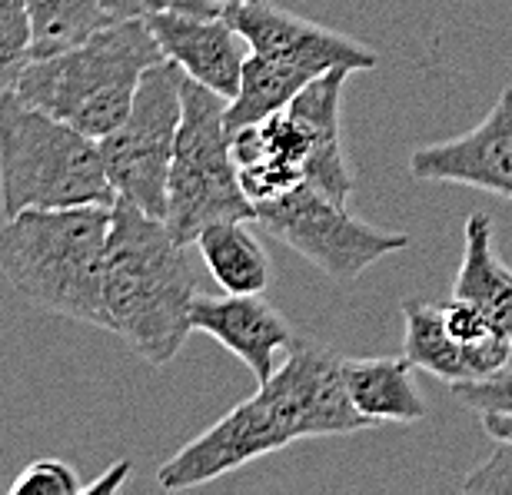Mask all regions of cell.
Here are the masks:
<instances>
[{
	"label": "cell",
	"mask_w": 512,
	"mask_h": 495,
	"mask_svg": "<svg viewBox=\"0 0 512 495\" xmlns=\"http://www.w3.org/2000/svg\"><path fill=\"white\" fill-rule=\"evenodd\" d=\"M256 226L310 260L336 283H353L393 253L409 250V236L380 230L346 210V203L326 197L310 183L283 193L270 203H256Z\"/></svg>",
	"instance_id": "ba28073f"
},
{
	"label": "cell",
	"mask_w": 512,
	"mask_h": 495,
	"mask_svg": "<svg viewBox=\"0 0 512 495\" xmlns=\"http://www.w3.org/2000/svg\"><path fill=\"white\" fill-rule=\"evenodd\" d=\"M403 323L406 339L403 353L416 369L443 379L449 386L473 383V366H469V353L459 339L449 333L443 306L419 303V299H406L403 303Z\"/></svg>",
	"instance_id": "ac0fdd59"
},
{
	"label": "cell",
	"mask_w": 512,
	"mask_h": 495,
	"mask_svg": "<svg viewBox=\"0 0 512 495\" xmlns=\"http://www.w3.org/2000/svg\"><path fill=\"white\" fill-rule=\"evenodd\" d=\"M217 4H223V7H230V4H250V0H217Z\"/></svg>",
	"instance_id": "83f0119b"
},
{
	"label": "cell",
	"mask_w": 512,
	"mask_h": 495,
	"mask_svg": "<svg viewBox=\"0 0 512 495\" xmlns=\"http://www.w3.org/2000/svg\"><path fill=\"white\" fill-rule=\"evenodd\" d=\"M353 70H330V74L310 80L300 94L293 97L290 117L300 123L310 143L306 157V183L316 187L326 197L346 203L356 187L353 167L343 150V127H340V107H343V87Z\"/></svg>",
	"instance_id": "5bb4252c"
},
{
	"label": "cell",
	"mask_w": 512,
	"mask_h": 495,
	"mask_svg": "<svg viewBox=\"0 0 512 495\" xmlns=\"http://www.w3.org/2000/svg\"><path fill=\"white\" fill-rule=\"evenodd\" d=\"M183 77L187 74L173 60L153 64L140 80L124 123L100 140L117 200L160 220L167 216V183L183 120Z\"/></svg>",
	"instance_id": "52a82bcc"
},
{
	"label": "cell",
	"mask_w": 512,
	"mask_h": 495,
	"mask_svg": "<svg viewBox=\"0 0 512 495\" xmlns=\"http://www.w3.org/2000/svg\"><path fill=\"white\" fill-rule=\"evenodd\" d=\"M163 50L147 20H110L84 44L34 57L17 80V94L50 117L104 140L130 113L143 74Z\"/></svg>",
	"instance_id": "277c9868"
},
{
	"label": "cell",
	"mask_w": 512,
	"mask_h": 495,
	"mask_svg": "<svg viewBox=\"0 0 512 495\" xmlns=\"http://www.w3.org/2000/svg\"><path fill=\"white\" fill-rule=\"evenodd\" d=\"M483 429L496 442H512V416L509 412H483Z\"/></svg>",
	"instance_id": "4316f807"
},
{
	"label": "cell",
	"mask_w": 512,
	"mask_h": 495,
	"mask_svg": "<svg viewBox=\"0 0 512 495\" xmlns=\"http://www.w3.org/2000/svg\"><path fill=\"white\" fill-rule=\"evenodd\" d=\"M30 60H34V24L27 0H0V97L17 90V80Z\"/></svg>",
	"instance_id": "44dd1931"
},
{
	"label": "cell",
	"mask_w": 512,
	"mask_h": 495,
	"mask_svg": "<svg viewBox=\"0 0 512 495\" xmlns=\"http://www.w3.org/2000/svg\"><path fill=\"white\" fill-rule=\"evenodd\" d=\"M466 492H512V442H499L493 456L463 479Z\"/></svg>",
	"instance_id": "d4e9b609"
},
{
	"label": "cell",
	"mask_w": 512,
	"mask_h": 495,
	"mask_svg": "<svg viewBox=\"0 0 512 495\" xmlns=\"http://www.w3.org/2000/svg\"><path fill=\"white\" fill-rule=\"evenodd\" d=\"M453 296L469 299L512 339V270L496 250V230L486 213H473L463 230V263H459Z\"/></svg>",
	"instance_id": "9a60e30c"
},
{
	"label": "cell",
	"mask_w": 512,
	"mask_h": 495,
	"mask_svg": "<svg viewBox=\"0 0 512 495\" xmlns=\"http://www.w3.org/2000/svg\"><path fill=\"white\" fill-rule=\"evenodd\" d=\"M193 299L197 273L187 246L173 240L160 216L117 200L104 263L107 333L124 336L150 366H167L193 333Z\"/></svg>",
	"instance_id": "7a4b0ae2"
},
{
	"label": "cell",
	"mask_w": 512,
	"mask_h": 495,
	"mask_svg": "<svg viewBox=\"0 0 512 495\" xmlns=\"http://www.w3.org/2000/svg\"><path fill=\"white\" fill-rule=\"evenodd\" d=\"M223 17L240 30L253 54L273 57L290 64L310 77H323L330 70H373L380 57L360 40L336 34V30L313 24L310 17L290 14V10L250 0V4L223 7Z\"/></svg>",
	"instance_id": "9c48e42d"
},
{
	"label": "cell",
	"mask_w": 512,
	"mask_h": 495,
	"mask_svg": "<svg viewBox=\"0 0 512 495\" xmlns=\"http://www.w3.org/2000/svg\"><path fill=\"white\" fill-rule=\"evenodd\" d=\"M413 363L403 356L376 359H343L346 389L353 406L373 422H419L426 416V402L413 386Z\"/></svg>",
	"instance_id": "2e32d148"
},
{
	"label": "cell",
	"mask_w": 512,
	"mask_h": 495,
	"mask_svg": "<svg viewBox=\"0 0 512 495\" xmlns=\"http://www.w3.org/2000/svg\"><path fill=\"white\" fill-rule=\"evenodd\" d=\"M130 476V462H114L110 469H104V476L84 482V495H100V492H117L124 486V479Z\"/></svg>",
	"instance_id": "484cf974"
},
{
	"label": "cell",
	"mask_w": 512,
	"mask_h": 495,
	"mask_svg": "<svg viewBox=\"0 0 512 495\" xmlns=\"http://www.w3.org/2000/svg\"><path fill=\"white\" fill-rule=\"evenodd\" d=\"M114 206L24 210L0 226V273L30 306L107 329L104 263Z\"/></svg>",
	"instance_id": "3957f363"
},
{
	"label": "cell",
	"mask_w": 512,
	"mask_h": 495,
	"mask_svg": "<svg viewBox=\"0 0 512 495\" xmlns=\"http://www.w3.org/2000/svg\"><path fill=\"white\" fill-rule=\"evenodd\" d=\"M310 80L316 77L250 50L247 64H243L237 97L227 103V130L233 133V130L250 127V123H260L266 117H273V113L286 110Z\"/></svg>",
	"instance_id": "d6986e66"
},
{
	"label": "cell",
	"mask_w": 512,
	"mask_h": 495,
	"mask_svg": "<svg viewBox=\"0 0 512 495\" xmlns=\"http://www.w3.org/2000/svg\"><path fill=\"white\" fill-rule=\"evenodd\" d=\"M453 393L466 409H476L479 416H483V412H509L512 416V366H506L503 373H496V376L459 383L453 386Z\"/></svg>",
	"instance_id": "603a6c76"
},
{
	"label": "cell",
	"mask_w": 512,
	"mask_h": 495,
	"mask_svg": "<svg viewBox=\"0 0 512 495\" xmlns=\"http://www.w3.org/2000/svg\"><path fill=\"white\" fill-rule=\"evenodd\" d=\"M233 160H237L240 183L247 197L256 203H270L283 193L306 183V143L303 127L290 117V110H280L250 127L230 133Z\"/></svg>",
	"instance_id": "4fadbf2b"
},
{
	"label": "cell",
	"mask_w": 512,
	"mask_h": 495,
	"mask_svg": "<svg viewBox=\"0 0 512 495\" xmlns=\"http://www.w3.org/2000/svg\"><path fill=\"white\" fill-rule=\"evenodd\" d=\"M409 173L426 183H459L512 203V87L499 94L473 130L416 147L409 153Z\"/></svg>",
	"instance_id": "30bf717a"
},
{
	"label": "cell",
	"mask_w": 512,
	"mask_h": 495,
	"mask_svg": "<svg viewBox=\"0 0 512 495\" xmlns=\"http://www.w3.org/2000/svg\"><path fill=\"white\" fill-rule=\"evenodd\" d=\"M110 20H147L167 10H183V14H223L217 0H100Z\"/></svg>",
	"instance_id": "cb8c5ba5"
},
{
	"label": "cell",
	"mask_w": 512,
	"mask_h": 495,
	"mask_svg": "<svg viewBox=\"0 0 512 495\" xmlns=\"http://www.w3.org/2000/svg\"><path fill=\"white\" fill-rule=\"evenodd\" d=\"M10 495H84L77 469L60 459H37L10 482Z\"/></svg>",
	"instance_id": "7402d4cb"
},
{
	"label": "cell",
	"mask_w": 512,
	"mask_h": 495,
	"mask_svg": "<svg viewBox=\"0 0 512 495\" xmlns=\"http://www.w3.org/2000/svg\"><path fill=\"white\" fill-rule=\"evenodd\" d=\"M370 426L346 389L343 356L296 339L276 376L163 462L157 482L167 492H187L293 446L296 439L346 436Z\"/></svg>",
	"instance_id": "6da1fadb"
},
{
	"label": "cell",
	"mask_w": 512,
	"mask_h": 495,
	"mask_svg": "<svg viewBox=\"0 0 512 495\" xmlns=\"http://www.w3.org/2000/svg\"><path fill=\"white\" fill-rule=\"evenodd\" d=\"M114 206L100 140L50 117L17 90L0 97V206L4 216L60 206Z\"/></svg>",
	"instance_id": "5b68a950"
},
{
	"label": "cell",
	"mask_w": 512,
	"mask_h": 495,
	"mask_svg": "<svg viewBox=\"0 0 512 495\" xmlns=\"http://www.w3.org/2000/svg\"><path fill=\"white\" fill-rule=\"evenodd\" d=\"M193 333L213 336L223 349H230L250 369L256 383L276 376L280 359L290 356L296 333L276 309L266 303L263 293H197L190 306Z\"/></svg>",
	"instance_id": "8fae6325"
},
{
	"label": "cell",
	"mask_w": 512,
	"mask_h": 495,
	"mask_svg": "<svg viewBox=\"0 0 512 495\" xmlns=\"http://www.w3.org/2000/svg\"><path fill=\"white\" fill-rule=\"evenodd\" d=\"M253 220H220L197 236V250L223 293H263L270 283V256L250 230Z\"/></svg>",
	"instance_id": "e0dca14e"
},
{
	"label": "cell",
	"mask_w": 512,
	"mask_h": 495,
	"mask_svg": "<svg viewBox=\"0 0 512 495\" xmlns=\"http://www.w3.org/2000/svg\"><path fill=\"white\" fill-rule=\"evenodd\" d=\"M27 10L34 24V57L84 44L90 34L110 24L100 0H27Z\"/></svg>",
	"instance_id": "ffe728a7"
},
{
	"label": "cell",
	"mask_w": 512,
	"mask_h": 495,
	"mask_svg": "<svg viewBox=\"0 0 512 495\" xmlns=\"http://www.w3.org/2000/svg\"><path fill=\"white\" fill-rule=\"evenodd\" d=\"M227 103L230 100L217 90L183 77V120L167 183V216H163L180 246L197 243L210 223H256V206L243 190L233 160Z\"/></svg>",
	"instance_id": "8992f818"
},
{
	"label": "cell",
	"mask_w": 512,
	"mask_h": 495,
	"mask_svg": "<svg viewBox=\"0 0 512 495\" xmlns=\"http://www.w3.org/2000/svg\"><path fill=\"white\" fill-rule=\"evenodd\" d=\"M147 27L157 37L163 57L173 60L183 74L227 100L237 97L250 44L227 17L167 10L147 17Z\"/></svg>",
	"instance_id": "7c38bea8"
}]
</instances>
